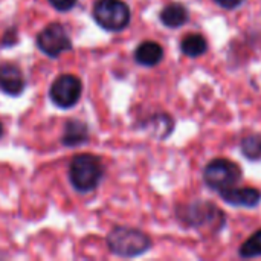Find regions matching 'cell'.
<instances>
[{
  "mask_svg": "<svg viewBox=\"0 0 261 261\" xmlns=\"http://www.w3.org/2000/svg\"><path fill=\"white\" fill-rule=\"evenodd\" d=\"M176 217L190 228L210 229L211 232H219L226 225L225 213L208 200H194L191 203L179 205L176 208Z\"/></svg>",
  "mask_w": 261,
  "mask_h": 261,
  "instance_id": "cell-1",
  "label": "cell"
},
{
  "mask_svg": "<svg viewBox=\"0 0 261 261\" xmlns=\"http://www.w3.org/2000/svg\"><path fill=\"white\" fill-rule=\"evenodd\" d=\"M107 246L118 257L135 258L150 251L151 239L136 228L116 226L107 236Z\"/></svg>",
  "mask_w": 261,
  "mask_h": 261,
  "instance_id": "cell-2",
  "label": "cell"
},
{
  "mask_svg": "<svg viewBox=\"0 0 261 261\" xmlns=\"http://www.w3.org/2000/svg\"><path fill=\"white\" fill-rule=\"evenodd\" d=\"M104 176V165L95 154H78L69 165V179L80 193L93 191Z\"/></svg>",
  "mask_w": 261,
  "mask_h": 261,
  "instance_id": "cell-3",
  "label": "cell"
},
{
  "mask_svg": "<svg viewBox=\"0 0 261 261\" xmlns=\"http://www.w3.org/2000/svg\"><path fill=\"white\" fill-rule=\"evenodd\" d=\"M243 177V170L231 159L217 158L206 164L203 168V180L206 187L214 191H222L236 187Z\"/></svg>",
  "mask_w": 261,
  "mask_h": 261,
  "instance_id": "cell-4",
  "label": "cell"
},
{
  "mask_svg": "<svg viewBox=\"0 0 261 261\" xmlns=\"http://www.w3.org/2000/svg\"><path fill=\"white\" fill-rule=\"evenodd\" d=\"M93 17L102 29L119 32L130 24L132 11L122 0H98L93 6Z\"/></svg>",
  "mask_w": 261,
  "mask_h": 261,
  "instance_id": "cell-5",
  "label": "cell"
},
{
  "mask_svg": "<svg viewBox=\"0 0 261 261\" xmlns=\"http://www.w3.org/2000/svg\"><path fill=\"white\" fill-rule=\"evenodd\" d=\"M83 93V83L78 76L64 73L55 78V81L50 86L49 96L50 101L61 109H70L73 107Z\"/></svg>",
  "mask_w": 261,
  "mask_h": 261,
  "instance_id": "cell-6",
  "label": "cell"
},
{
  "mask_svg": "<svg viewBox=\"0 0 261 261\" xmlns=\"http://www.w3.org/2000/svg\"><path fill=\"white\" fill-rule=\"evenodd\" d=\"M37 46L47 57L57 58L67 50H72V40L63 24L50 23L37 35Z\"/></svg>",
  "mask_w": 261,
  "mask_h": 261,
  "instance_id": "cell-7",
  "label": "cell"
},
{
  "mask_svg": "<svg viewBox=\"0 0 261 261\" xmlns=\"http://www.w3.org/2000/svg\"><path fill=\"white\" fill-rule=\"evenodd\" d=\"M220 197L232 206L240 208H255L261 203V193L257 188L252 187H243V188H226L219 191Z\"/></svg>",
  "mask_w": 261,
  "mask_h": 261,
  "instance_id": "cell-8",
  "label": "cell"
},
{
  "mask_svg": "<svg viewBox=\"0 0 261 261\" xmlns=\"http://www.w3.org/2000/svg\"><path fill=\"white\" fill-rule=\"evenodd\" d=\"M24 75L17 64L0 63V90L3 93L17 96L24 90Z\"/></svg>",
  "mask_w": 261,
  "mask_h": 261,
  "instance_id": "cell-9",
  "label": "cell"
},
{
  "mask_svg": "<svg viewBox=\"0 0 261 261\" xmlns=\"http://www.w3.org/2000/svg\"><path fill=\"white\" fill-rule=\"evenodd\" d=\"M135 60L138 64L145 67L158 66L164 60V47L156 41H144L135 50Z\"/></svg>",
  "mask_w": 261,
  "mask_h": 261,
  "instance_id": "cell-10",
  "label": "cell"
},
{
  "mask_svg": "<svg viewBox=\"0 0 261 261\" xmlns=\"http://www.w3.org/2000/svg\"><path fill=\"white\" fill-rule=\"evenodd\" d=\"M161 23L170 29H177L184 24L188 23L190 20V12L185 5L182 3H170L164 6V9L159 14Z\"/></svg>",
  "mask_w": 261,
  "mask_h": 261,
  "instance_id": "cell-11",
  "label": "cell"
},
{
  "mask_svg": "<svg viewBox=\"0 0 261 261\" xmlns=\"http://www.w3.org/2000/svg\"><path fill=\"white\" fill-rule=\"evenodd\" d=\"M89 139V128L86 122L80 119H69L64 125L61 142L66 147H78L86 144Z\"/></svg>",
  "mask_w": 261,
  "mask_h": 261,
  "instance_id": "cell-12",
  "label": "cell"
},
{
  "mask_svg": "<svg viewBox=\"0 0 261 261\" xmlns=\"http://www.w3.org/2000/svg\"><path fill=\"white\" fill-rule=\"evenodd\" d=\"M180 50L190 58H199L206 54L208 41L202 34H188L180 41Z\"/></svg>",
  "mask_w": 261,
  "mask_h": 261,
  "instance_id": "cell-13",
  "label": "cell"
},
{
  "mask_svg": "<svg viewBox=\"0 0 261 261\" xmlns=\"http://www.w3.org/2000/svg\"><path fill=\"white\" fill-rule=\"evenodd\" d=\"M240 150L246 159L252 162L261 161V135L258 133L246 135L240 142Z\"/></svg>",
  "mask_w": 261,
  "mask_h": 261,
  "instance_id": "cell-14",
  "label": "cell"
},
{
  "mask_svg": "<svg viewBox=\"0 0 261 261\" xmlns=\"http://www.w3.org/2000/svg\"><path fill=\"white\" fill-rule=\"evenodd\" d=\"M148 125L153 128L154 136H158L161 139L168 138L173 133V130H174V121H173V118L168 113H156L150 119Z\"/></svg>",
  "mask_w": 261,
  "mask_h": 261,
  "instance_id": "cell-15",
  "label": "cell"
},
{
  "mask_svg": "<svg viewBox=\"0 0 261 261\" xmlns=\"http://www.w3.org/2000/svg\"><path fill=\"white\" fill-rule=\"evenodd\" d=\"M242 258H257L261 257V229L255 231L239 249Z\"/></svg>",
  "mask_w": 261,
  "mask_h": 261,
  "instance_id": "cell-16",
  "label": "cell"
},
{
  "mask_svg": "<svg viewBox=\"0 0 261 261\" xmlns=\"http://www.w3.org/2000/svg\"><path fill=\"white\" fill-rule=\"evenodd\" d=\"M78 0H49V3L57 9V11H70L75 5H76Z\"/></svg>",
  "mask_w": 261,
  "mask_h": 261,
  "instance_id": "cell-17",
  "label": "cell"
},
{
  "mask_svg": "<svg viewBox=\"0 0 261 261\" xmlns=\"http://www.w3.org/2000/svg\"><path fill=\"white\" fill-rule=\"evenodd\" d=\"M245 0H214V3L226 11H232V9H237L243 5Z\"/></svg>",
  "mask_w": 261,
  "mask_h": 261,
  "instance_id": "cell-18",
  "label": "cell"
},
{
  "mask_svg": "<svg viewBox=\"0 0 261 261\" xmlns=\"http://www.w3.org/2000/svg\"><path fill=\"white\" fill-rule=\"evenodd\" d=\"M17 31L14 29V28H9L6 32H5V35H3V38H2V46H11V44H15L17 43Z\"/></svg>",
  "mask_w": 261,
  "mask_h": 261,
  "instance_id": "cell-19",
  "label": "cell"
},
{
  "mask_svg": "<svg viewBox=\"0 0 261 261\" xmlns=\"http://www.w3.org/2000/svg\"><path fill=\"white\" fill-rule=\"evenodd\" d=\"M2 135H3V127H2V122H0V138H2Z\"/></svg>",
  "mask_w": 261,
  "mask_h": 261,
  "instance_id": "cell-20",
  "label": "cell"
}]
</instances>
